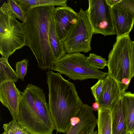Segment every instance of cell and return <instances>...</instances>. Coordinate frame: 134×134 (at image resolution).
Returning a JSON list of instances; mask_svg holds the SVG:
<instances>
[{"instance_id":"cell-22","label":"cell","mask_w":134,"mask_h":134,"mask_svg":"<svg viewBox=\"0 0 134 134\" xmlns=\"http://www.w3.org/2000/svg\"><path fill=\"white\" fill-rule=\"evenodd\" d=\"M87 60L92 66L98 69H104L107 66V61L100 56L94 53H90L89 56L87 57Z\"/></svg>"},{"instance_id":"cell-15","label":"cell","mask_w":134,"mask_h":134,"mask_svg":"<svg viewBox=\"0 0 134 134\" xmlns=\"http://www.w3.org/2000/svg\"><path fill=\"white\" fill-rule=\"evenodd\" d=\"M111 110L112 134H126L128 132L123 113L121 98Z\"/></svg>"},{"instance_id":"cell-31","label":"cell","mask_w":134,"mask_h":134,"mask_svg":"<svg viewBox=\"0 0 134 134\" xmlns=\"http://www.w3.org/2000/svg\"><path fill=\"white\" fill-rule=\"evenodd\" d=\"M131 133L132 132H129L126 134H131Z\"/></svg>"},{"instance_id":"cell-26","label":"cell","mask_w":134,"mask_h":134,"mask_svg":"<svg viewBox=\"0 0 134 134\" xmlns=\"http://www.w3.org/2000/svg\"><path fill=\"white\" fill-rule=\"evenodd\" d=\"M131 77H134V41H132L130 53Z\"/></svg>"},{"instance_id":"cell-7","label":"cell","mask_w":134,"mask_h":134,"mask_svg":"<svg viewBox=\"0 0 134 134\" xmlns=\"http://www.w3.org/2000/svg\"><path fill=\"white\" fill-rule=\"evenodd\" d=\"M78 13L77 23L62 42L66 53H86L91 49V44L94 32L87 11L81 8Z\"/></svg>"},{"instance_id":"cell-3","label":"cell","mask_w":134,"mask_h":134,"mask_svg":"<svg viewBox=\"0 0 134 134\" xmlns=\"http://www.w3.org/2000/svg\"><path fill=\"white\" fill-rule=\"evenodd\" d=\"M21 95L17 122L31 134L52 133L55 127L43 90L28 83Z\"/></svg>"},{"instance_id":"cell-4","label":"cell","mask_w":134,"mask_h":134,"mask_svg":"<svg viewBox=\"0 0 134 134\" xmlns=\"http://www.w3.org/2000/svg\"><path fill=\"white\" fill-rule=\"evenodd\" d=\"M116 40L108 55V73L118 83L123 94L131 79L130 53L132 41L129 34L116 38Z\"/></svg>"},{"instance_id":"cell-29","label":"cell","mask_w":134,"mask_h":134,"mask_svg":"<svg viewBox=\"0 0 134 134\" xmlns=\"http://www.w3.org/2000/svg\"><path fill=\"white\" fill-rule=\"evenodd\" d=\"M99 108V105L98 103L95 102L93 103L92 108L93 111H98Z\"/></svg>"},{"instance_id":"cell-13","label":"cell","mask_w":134,"mask_h":134,"mask_svg":"<svg viewBox=\"0 0 134 134\" xmlns=\"http://www.w3.org/2000/svg\"><path fill=\"white\" fill-rule=\"evenodd\" d=\"M77 115L79 121L71 122V126L66 134H87L90 127L97 124V119L92 107L88 104H83Z\"/></svg>"},{"instance_id":"cell-28","label":"cell","mask_w":134,"mask_h":134,"mask_svg":"<svg viewBox=\"0 0 134 134\" xmlns=\"http://www.w3.org/2000/svg\"><path fill=\"white\" fill-rule=\"evenodd\" d=\"M97 124H95L90 128L87 134H97V131H94V129Z\"/></svg>"},{"instance_id":"cell-21","label":"cell","mask_w":134,"mask_h":134,"mask_svg":"<svg viewBox=\"0 0 134 134\" xmlns=\"http://www.w3.org/2000/svg\"><path fill=\"white\" fill-rule=\"evenodd\" d=\"M3 127L10 134H31L13 119L9 123L4 124Z\"/></svg>"},{"instance_id":"cell-9","label":"cell","mask_w":134,"mask_h":134,"mask_svg":"<svg viewBox=\"0 0 134 134\" xmlns=\"http://www.w3.org/2000/svg\"><path fill=\"white\" fill-rule=\"evenodd\" d=\"M53 17L56 32L62 42L77 22L78 13L67 6L55 8Z\"/></svg>"},{"instance_id":"cell-33","label":"cell","mask_w":134,"mask_h":134,"mask_svg":"<svg viewBox=\"0 0 134 134\" xmlns=\"http://www.w3.org/2000/svg\"><path fill=\"white\" fill-rule=\"evenodd\" d=\"M133 93H134V92H133Z\"/></svg>"},{"instance_id":"cell-8","label":"cell","mask_w":134,"mask_h":134,"mask_svg":"<svg viewBox=\"0 0 134 134\" xmlns=\"http://www.w3.org/2000/svg\"><path fill=\"white\" fill-rule=\"evenodd\" d=\"M86 10L94 34L105 36L116 34L111 8L106 0H89Z\"/></svg>"},{"instance_id":"cell-11","label":"cell","mask_w":134,"mask_h":134,"mask_svg":"<svg viewBox=\"0 0 134 134\" xmlns=\"http://www.w3.org/2000/svg\"><path fill=\"white\" fill-rule=\"evenodd\" d=\"M102 93L99 104V108L111 109L121 99L123 94L118 83L108 75L104 79Z\"/></svg>"},{"instance_id":"cell-12","label":"cell","mask_w":134,"mask_h":134,"mask_svg":"<svg viewBox=\"0 0 134 134\" xmlns=\"http://www.w3.org/2000/svg\"><path fill=\"white\" fill-rule=\"evenodd\" d=\"M111 13L116 38L129 34L134 24V16L129 11L118 7L111 8Z\"/></svg>"},{"instance_id":"cell-24","label":"cell","mask_w":134,"mask_h":134,"mask_svg":"<svg viewBox=\"0 0 134 134\" xmlns=\"http://www.w3.org/2000/svg\"><path fill=\"white\" fill-rule=\"evenodd\" d=\"M104 81V79H99L95 84L91 87L95 102L98 103L102 93Z\"/></svg>"},{"instance_id":"cell-23","label":"cell","mask_w":134,"mask_h":134,"mask_svg":"<svg viewBox=\"0 0 134 134\" xmlns=\"http://www.w3.org/2000/svg\"><path fill=\"white\" fill-rule=\"evenodd\" d=\"M28 66V60L26 59L16 63V73L19 78L23 81H24V77L26 74Z\"/></svg>"},{"instance_id":"cell-16","label":"cell","mask_w":134,"mask_h":134,"mask_svg":"<svg viewBox=\"0 0 134 134\" xmlns=\"http://www.w3.org/2000/svg\"><path fill=\"white\" fill-rule=\"evenodd\" d=\"M48 39L55 61L63 57L66 54L62 43L60 41L56 32L53 15L49 25Z\"/></svg>"},{"instance_id":"cell-6","label":"cell","mask_w":134,"mask_h":134,"mask_svg":"<svg viewBox=\"0 0 134 134\" xmlns=\"http://www.w3.org/2000/svg\"><path fill=\"white\" fill-rule=\"evenodd\" d=\"M27 45L22 23L0 8V53L8 59L17 50Z\"/></svg>"},{"instance_id":"cell-32","label":"cell","mask_w":134,"mask_h":134,"mask_svg":"<svg viewBox=\"0 0 134 134\" xmlns=\"http://www.w3.org/2000/svg\"><path fill=\"white\" fill-rule=\"evenodd\" d=\"M53 134L52 133H51V134Z\"/></svg>"},{"instance_id":"cell-20","label":"cell","mask_w":134,"mask_h":134,"mask_svg":"<svg viewBox=\"0 0 134 134\" xmlns=\"http://www.w3.org/2000/svg\"><path fill=\"white\" fill-rule=\"evenodd\" d=\"M4 12L8 13L23 22L25 20L26 15L20 6L15 0H8L4 2L0 8Z\"/></svg>"},{"instance_id":"cell-19","label":"cell","mask_w":134,"mask_h":134,"mask_svg":"<svg viewBox=\"0 0 134 134\" xmlns=\"http://www.w3.org/2000/svg\"><path fill=\"white\" fill-rule=\"evenodd\" d=\"M18 77L9 65L8 59L0 58V84L8 81L17 82Z\"/></svg>"},{"instance_id":"cell-17","label":"cell","mask_w":134,"mask_h":134,"mask_svg":"<svg viewBox=\"0 0 134 134\" xmlns=\"http://www.w3.org/2000/svg\"><path fill=\"white\" fill-rule=\"evenodd\" d=\"M25 15L32 8L42 6H67L66 0H15Z\"/></svg>"},{"instance_id":"cell-27","label":"cell","mask_w":134,"mask_h":134,"mask_svg":"<svg viewBox=\"0 0 134 134\" xmlns=\"http://www.w3.org/2000/svg\"><path fill=\"white\" fill-rule=\"evenodd\" d=\"M122 0H106L107 3L112 8L116 4L120 2Z\"/></svg>"},{"instance_id":"cell-5","label":"cell","mask_w":134,"mask_h":134,"mask_svg":"<svg viewBox=\"0 0 134 134\" xmlns=\"http://www.w3.org/2000/svg\"><path fill=\"white\" fill-rule=\"evenodd\" d=\"M51 69L74 80L103 79L108 75V72L101 71L92 66L87 61V57L80 53L66 54L54 62Z\"/></svg>"},{"instance_id":"cell-14","label":"cell","mask_w":134,"mask_h":134,"mask_svg":"<svg viewBox=\"0 0 134 134\" xmlns=\"http://www.w3.org/2000/svg\"><path fill=\"white\" fill-rule=\"evenodd\" d=\"M122 109L128 132H134V93L125 92L121 98Z\"/></svg>"},{"instance_id":"cell-1","label":"cell","mask_w":134,"mask_h":134,"mask_svg":"<svg viewBox=\"0 0 134 134\" xmlns=\"http://www.w3.org/2000/svg\"><path fill=\"white\" fill-rule=\"evenodd\" d=\"M49 88L48 105L57 132L66 133L71 126V119L77 116L83 104L74 84L59 72L46 73Z\"/></svg>"},{"instance_id":"cell-10","label":"cell","mask_w":134,"mask_h":134,"mask_svg":"<svg viewBox=\"0 0 134 134\" xmlns=\"http://www.w3.org/2000/svg\"><path fill=\"white\" fill-rule=\"evenodd\" d=\"M14 83L8 81L0 84V101L8 109L13 119L17 120L21 92Z\"/></svg>"},{"instance_id":"cell-34","label":"cell","mask_w":134,"mask_h":134,"mask_svg":"<svg viewBox=\"0 0 134 134\" xmlns=\"http://www.w3.org/2000/svg\"></svg>"},{"instance_id":"cell-30","label":"cell","mask_w":134,"mask_h":134,"mask_svg":"<svg viewBox=\"0 0 134 134\" xmlns=\"http://www.w3.org/2000/svg\"><path fill=\"white\" fill-rule=\"evenodd\" d=\"M1 134H10L9 132L7 131H4V132Z\"/></svg>"},{"instance_id":"cell-25","label":"cell","mask_w":134,"mask_h":134,"mask_svg":"<svg viewBox=\"0 0 134 134\" xmlns=\"http://www.w3.org/2000/svg\"><path fill=\"white\" fill-rule=\"evenodd\" d=\"M115 6L129 11L134 16V0H122Z\"/></svg>"},{"instance_id":"cell-18","label":"cell","mask_w":134,"mask_h":134,"mask_svg":"<svg viewBox=\"0 0 134 134\" xmlns=\"http://www.w3.org/2000/svg\"><path fill=\"white\" fill-rule=\"evenodd\" d=\"M97 124L98 127V134H112L111 109L99 108Z\"/></svg>"},{"instance_id":"cell-2","label":"cell","mask_w":134,"mask_h":134,"mask_svg":"<svg viewBox=\"0 0 134 134\" xmlns=\"http://www.w3.org/2000/svg\"><path fill=\"white\" fill-rule=\"evenodd\" d=\"M54 6L33 8L26 15L21 23L27 44L42 70L51 69L55 60L48 39V31L53 15Z\"/></svg>"}]
</instances>
